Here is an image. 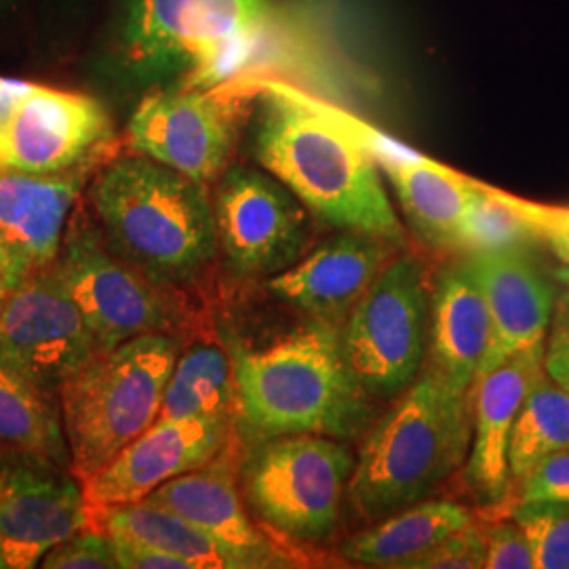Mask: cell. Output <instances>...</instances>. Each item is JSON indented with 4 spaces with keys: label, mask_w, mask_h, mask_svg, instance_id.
I'll return each mask as SVG.
<instances>
[{
    "label": "cell",
    "mask_w": 569,
    "mask_h": 569,
    "mask_svg": "<svg viewBox=\"0 0 569 569\" xmlns=\"http://www.w3.org/2000/svg\"><path fill=\"white\" fill-rule=\"evenodd\" d=\"M253 154L323 224L406 243L380 164L340 112L284 84H264Z\"/></svg>",
    "instance_id": "obj_1"
},
{
    "label": "cell",
    "mask_w": 569,
    "mask_h": 569,
    "mask_svg": "<svg viewBox=\"0 0 569 569\" xmlns=\"http://www.w3.org/2000/svg\"><path fill=\"white\" fill-rule=\"evenodd\" d=\"M569 446V392L549 376L531 388L519 409L509 446L512 488L550 453Z\"/></svg>",
    "instance_id": "obj_27"
},
{
    "label": "cell",
    "mask_w": 569,
    "mask_h": 569,
    "mask_svg": "<svg viewBox=\"0 0 569 569\" xmlns=\"http://www.w3.org/2000/svg\"><path fill=\"white\" fill-rule=\"evenodd\" d=\"M110 536V533H108ZM121 569H192L183 559L131 538L110 536Z\"/></svg>",
    "instance_id": "obj_36"
},
{
    "label": "cell",
    "mask_w": 569,
    "mask_h": 569,
    "mask_svg": "<svg viewBox=\"0 0 569 569\" xmlns=\"http://www.w3.org/2000/svg\"><path fill=\"white\" fill-rule=\"evenodd\" d=\"M102 348L53 268L32 272L0 305V363L60 392Z\"/></svg>",
    "instance_id": "obj_11"
},
{
    "label": "cell",
    "mask_w": 569,
    "mask_h": 569,
    "mask_svg": "<svg viewBox=\"0 0 569 569\" xmlns=\"http://www.w3.org/2000/svg\"><path fill=\"white\" fill-rule=\"evenodd\" d=\"M467 262L486 293L493 329L479 380L512 355L545 345L557 296L526 249L472 251Z\"/></svg>",
    "instance_id": "obj_18"
},
{
    "label": "cell",
    "mask_w": 569,
    "mask_h": 569,
    "mask_svg": "<svg viewBox=\"0 0 569 569\" xmlns=\"http://www.w3.org/2000/svg\"><path fill=\"white\" fill-rule=\"evenodd\" d=\"M28 277L30 274L21 268L20 262L9 251V247L0 239V305Z\"/></svg>",
    "instance_id": "obj_37"
},
{
    "label": "cell",
    "mask_w": 569,
    "mask_h": 569,
    "mask_svg": "<svg viewBox=\"0 0 569 569\" xmlns=\"http://www.w3.org/2000/svg\"><path fill=\"white\" fill-rule=\"evenodd\" d=\"M146 502L178 512L226 545L260 557L268 568L293 566L291 557L277 549L249 519L228 456L167 481Z\"/></svg>",
    "instance_id": "obj_21"
},
{
    "label": "cell",
    "mask_w": 569,
    "mask_h": 569,
    "mask_svg": "<svg viewBox=\"0 0 569 569\" xmlns=\"http://www.w3.org/2000/svg\"><path fill=\"white\" fill-rule=\"evenodd\" d=\"M112 148L106 108L82 93L28 84L0 121V169L63 173L108 163Z\"/></svg>",
    "instance_id": "obj_12"
},
{
    "label": "cell",
    "mask_w": 569,
    "mask_h": 569,
    "mask_svg": "<svg viewBox=\"0 0 569 569\" xmlns=\"http://www.w3.org/2000/svg\"><path fill=\"white\" fill-rule=\"evenodd\" d=\"M533 241L536 237L529 226L496 194V190L479 183L458 249H467L468 253L488 249H526Z\"/></svg>",
    "instance_id": "obj_28"
},
{
    "label": "cell",
    "mask_w": 569,
    "mask_h": 569,
    "mask_svg": "<svg viewBox=\"0 0 569 569\" xmlns=\"http://www.w3.org/2000/svg\"><path fill=\"white\" fill-rule=\"evenodd\" d=\"M96 167L63 173L0 169V239L28 274L56 262L68 216Z\"/></svg>",
    "instance_id": "obj_19"
},
{
    "label": "cell",
    "mask_w": 569,
    "mask_h": 569,
    "mask_svg": "<svg viewBox=\"0 0 569 569\" xmlns=\"http://www.w3.org/2000/svg\"><path fill=\"white\" fill-rule=\"evenodd\" d=\"M237 409L258 443L281 435L352 439L371 418V397L348 366L340 327L315 319L272 345L232 355Z\"/></svg>",
    "instance_id": "obj_2"
},
{
    "label": "cell",
    "mask_w": 569,
    "mask_h": 569,
    "mask_svg": "<svg viewBox=\"0 0 569 569\" xmlns=\"http://www.w3.org/2000/svg\"><path fill=\"white\" fill-rule=\"evenodd\" d=\"M230 437V416L157 420L122 448L91 479L81 481L91 507H119L146 500L167 481L218 458Z\"/></svg>",
    "instance_id": "obj_15"
},
{
    "label": "cell",
    "mask_w": 569,
    "mask_h": 569,
    "mask_svg": "<svg viewBox=\"0 0 569 569\" xmlns=\"http://www.w3.org/2000/svg\"><path fill=\"white\" fill-rule=\"evenodd\" d=\"M397 244L352 230L317 244L268 281L272 296L312 319L338 323L359 305L395 256Z\"/></svg>",
    "instance_id": "obj_17"
},
{
    "label": "cell",
    "mask_w": 569,
    "mask_h": 569,
    "mask_svg": "<svg viewBox=\"0 0 569 569\" xmlns=\"http://www.w3.org/2000/svg\"><path fill=\"white\" fill-rule=\"evenodd\" d=\"M251 84L222 82L152 91L127 127V146L194 182H218L230 167Z\"/></svg>",
    "instance_id": "obj_10"
},
{
    "label": "cell",
    "mask_w": 569,
    "mask_h": 569,
    "mask_svg": "<svg viewBox=\"0 0 569 569\" xmlns=\"http://www.w3.org/2000/svg\"><path fill=\"white\" fill-rule=\"evenodd\" d=\"M486 540V569H536L528 536L510 517L489 526Z\"/></svg>",
    "instance_id": "obj_34"
},
{
    "label": "cell",
    "mask_w": 569,
    "mask_h": 569,
    "mask_svg": "<svg viewBox=\"0 0 569 569\" xmlns=\"http://www.w3.org/2000/svg\"><path fill=\"white\" fill-rule=\"evenodd\" d=\"M89 203L108 247L157 283L197 279L220 249L203 183L143 154L103 163Z\"/></svg>",
    "instance_id": "obj_3"
},
{
    "label": "cell",
    "mask_w": 569,
    "mask_h": 569,
    "mask_svg": "<svg viewBox=\"0 0 569 569\" xmlns=\"http://www.w3.org/2000/svg\"><path fill=\"white\" fill-rule=\"evenodd\" d=\"M84 528H93V507L70 468L0 451V569L37 568L49 550Z\"/></svg>",
    "instance_id": "obj_13"
},
{
    "label": "cell",
    "mask_w": 569,
    "mask_h": 569,
    "mask_svg": "<svg viewBox=\"0 0 569 569\" xmlns=\"http://www.w3.org/2000/svg\"><path fill=\"white\" fill-rule=\"evenodd\" d=\"M264 16V0H131L127 58L143 77L190 68L186 87H216L243 70Z\"/></svg>",
    "instance_id": "obj_6"
},
{
    "label": "cell",
    "mask_w": 569,
    "mask_h": 569,
    "mask_svg": "<svg viewBox=\"0 0 569 569\" xmlns=\"http://www.w3.org/2000/svg\"><path fill=\"white\" fill-rule=\"evenodd\" d=\"M515 500H566L569 502V446L550 453L515 483Z\"/></svg>",
    "instance_id": "obj_33"
},
{
    "label": "cell",
    "mask_w": 569,
    "mask_h": 569,
    "mask_svg": "<svg viewBox=\"0 0 569 569\" xmlns=\"http://www.w3.org/2000/svg\"><path fill=\"white\" fill-rule=\"evenodd\" d=\"M0 446L70 468L56 390L32 382L4 363H0Z\"/></svg>",
    "instance_id": "obj_25"
},
{
    "label": "cell",
    "mask_w": 569,
    "mask_h": 569,
    "mask_svg": "<svg viewBox=\"0 0 569 569\" xmlns=\"http://www.w3.org/2000/svg\"><path fill=\"white\" fill-rule=\"evenodd\" d=\"M509 517L528 536L536 569H569V502L515 500Z\"/></svg>",
    "instance_id": "obj_29"
},
{
    "label": "cell",
    "mask_w": 569,
    "mask_h": 569,
    "mask_svg": "<svg viewBox=\"0 0 569 569\" xmlns=\"http://www.w3.org/2000/svg\"><path fill=\"white\" fill-rule=\"evenodd\" d=\"M180 352L171 331L142 333L102 350L60 388L70 468L81 481L159 420Z\"/></svg>",
    "instance_id": "obj_5"
},
{
    "label": "cell",
    "mask_w": 569,
    "mask_h": 569,
    "mask_svg": "<svg viewBox=\"0 0 569 569\" xmlns=\"http://www.w3.org/2000/svg\"><path fill=\"white\" fill-rule=\"evenodd\" d=\"M472 521L465 507L449 500H422L352 533L340 547L346 561L363 568L411 569L418 559Z\"/></svg>",
    "instance_id": "obj_24"
},
{
    "label": "cell",
    "mask_w": 569,
    "mask_h": 569,
    "mask_svg": "<svg viewBox=\"0 0 569 569\" xmlns=\"http://www.w3.org/2000/svg\"><path fill=\"white\" fill-rule=\"evenodd\" d=\"M430 291L422 264L390 260L346 319L342 348L359 385L373 399H390L413 385L427 366Z\"/></svg>",
    "instance_id": "obj_8"
},
{
    "label": "cell",
    "mask_w": 569,
    "mask_h": 569,
    "mask_svg": "<svg viewBox=\"0 0 569 569\" xmlns=\"http://www.w3.org/2000/svg\"><path fill=\"white\" fill-rule=\"evenodd\" d=\"M376 163L387 173L407 222L420 239L437 249H458L479 182L406 148L378 157Z\"/></svg>",
    "instance_id": "obj_22"
},
{
    "label": "cell",
    "mask_w": 569,
    "mask_h": 569,
    "mask_svg": "<svg viewBox=\"0 0 569 569\" xmlns=\"http://www.w3.org/2000/svg\"><path fill=\"white\" fill-rule=\"evenodd\" d=\"M555 277L559 279V283H563V287H569V266H559L557 272H555Z\"/></svg>",
    "instance_id": "obj_38"
},
{
    "label": "cell",
    "mask_w": 569,
    "mask_h": 569,
    "mask_svg": "<svg viewBox=\"0 0 569 569\" xmlns=\"http://www.w3.org/2000/svg\"><path fill=\"white\" fill-rule=\"evenodd\" d=\"M488 300L467 260L439 272L430 293V361L449 387L470 395L491 345Z\"/></svg>",
    "instance_id": "obj_20"
},
{
    "label": "cell",
    "mask_w": 569,
    "mask_h": 569,
    "mask_svg": "<svg viewBox=\"0 0 569 569\" xmlns=\"http://www.w3.org/2000/svg\"><path fill=\"white\" fill-rule=\"evenodd\" d=\"M211 203L218 243L239 274H279L302 256L308 209L274 176L230 164Z\"/></svg>",
    "instance_id": "obj_14"
},
{
    "label": "cell",
    "mask_w": 569,
    "mask_h": 569,
    "mask_svg": "<svg viewBox=\"0 0 569 569\" xmlns=\"http://www.w3.org/2000/svg\"><path fill=\"white\" fill-rule=\"evenodd\" d=\"M470 395L430 367L401 392L359 451L348 493L369 521L427 500L467 462L472 441Z\"/></svg>",
    "instance_id": "obj_4"
},
{
    "label": "cell",
    "mask_w": 569,
    "mask_h": 569,
    "mask_svg": "<svg viewBox=\"0 0 569 569\" xmlns=\"http://www.w3.org/2000/svg\"><path fill=\"white\" fill-rule=\"evenodd\" d=\"M352 470V453L340 439L310 432L270 437L244 460V500L284 538L323 542L336 531Z\"/></svg>",
    "instance_id": "obj_7"
},
{
    "label": "cell",
    "mask_w": 569,
    "mask_h": 569,
    "mask_svg": "<svg viewBox=\"0 0 569 569\" xmlns=\"http://www.w3.org/2000/svg\"><path fill=\"white\" fill-rule=\"evenodd\" d=\"M542 366L550 380L569 392V287L555 300Z\"/></svg>",
    "instance_id": "obj_35"
},
{
    "label": "cell",
    "mask_w": 569,
    "mask_h": 569,
    "mask_svg": "<svg viewBox=\"0 0 569 569\" xmlns=\"http://www.w3.org/2000/svg\"><path fill=\"white\" fill-rule=\"evenodd\" d=\"M237 406L232 357L211 342H194L178 357L164 388L159 420L232 416Z\"/></svg>",
    "instance_id": "obj_26"
},
{
    "label": "cell",
    "mask_w": 569,
    "mask_h": 569,
    "mask_svg": "<svg viewBox=\"0 0 569 569\" xmlns=\"http://www.w3.org/2000/svg\"><path fill=\"white\" fill-rule=\"evenodd\" d=\"M93 528L171 552L192 569L268 568L260 557L234 549L178 512L146 500L119 507H93Z\"/></svg>",
    "instance_id": "obj_23"
},
{
    "label": "cell",
    "mask_w": 569,
    "mask_h": 569,
    "mask_svg": "<svg viewBox=\"0 0 569 569\" xmlns=\"http://www.w3.org/2000/svg\"><path fill=\"white\" fill-rule=\"evenodd\" d=\"M488 555L486 529L472 521L418 559L411 569H483Z\"/></svg>",
    "instance_id": "obj_32"
},
{
    "label": "cell",
    "mask_w": 569,
    "mask_h": 569,
    "mask_svg": "<svg viewBox=\"0 0 569 569\" xmlns=\"http://www.w3.org/2000/svg\"><path fill=\"white\" fill-rule=\"evenodd\" d=\"M545 345L512 355L472 387V441L465 479L483 505H500L512 493L510 435L531 388L545 378Z\"/></svg>",
    "instance_id": "obj_16"
},
{
    "label": "cell",
    "mask_w": 569,
    "mask_h": 569,
    "mask_svg": "<svg viewBox=\"0 0 569 569\" xmlns=\"http://www.w3.org/2000/svg\"><path fill=\"white\" fill-rule=\"evenodd\" d=\"M44 569H121L112 538L100 528H84L42 557Z\"/></svg>",
    "instance_id": "obj_30"
},
{
    "label": "cell",
    "mask_w": 569,
    "mask_h": 569,
    "mask_svg": "<svg viewBox=\"0 0 569 569\" xmlns=\"http://www.w3.org/2000/svg\"><path fill=\"white\" fill-rule=\"evenodd\" d=\"M493 190L529 226L536 241L547 244L561 264L569 266V207L533 203L505 190Z\"/></svg>",
    "instance_id": "obj_31"
},
{
    "label": "cell",
    "mask_w": 569,
    "mask_h": 569,
    "mask_svg": "<svg viewBox=\"0 0 569 569\" xmlns=\"http://www.w3.org/2000/svg\"><path fill=\"white\" fill-rule=\"evenodd\" d=\"M51 268L102 350L142 333L171 331L180 319V308L164 291L167 284L121 260L103 241L100 226L87 209L72 213Z\"/></svg>",
    "instance_id": "obj_9"
}]
</instances>
